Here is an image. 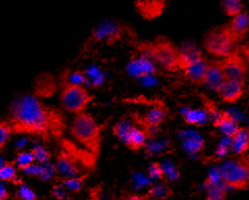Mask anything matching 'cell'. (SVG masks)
<instances>
[{"label": "cell", "mask_w": 249, "mask_h": 200, "mask_svg": "<svg viewBox=\"0 0 249 200\" xmlns=\"http://www.w3.org/2000/svg\"><path fill=\"white\" fill-rule=\"evenodd\" d=\"M145 143V134L136 127L133 126L128 134L126 140H124V144H126L131 150H138Z\"/></svg>", "instance_id": "e0dca14e"}, {"label": "cell", "mask_w": 249, "mask_h": 200, "mask_svg": "<svg viewBox=\"0 0 249 200\" xmlns=\"http://www.w3.org/2000/svg\"><path fill=\"white\" fill-rule=\"evenodd\" d=\"M149 173L153 179H162L163 175H164V170H163V167L160 164L153 163L149 168Z\"/></svg>", "instance_id": "4dcf8cb0"}, {"label": "cell", "mask_w": 249, "mask_h": 200, "mask_svg": "<svg viewBox=\"0 0 249 200\" xmlns=\"http://www.w3.org/2000/svg\"><path fill=\"white\" fill-rule=\"evenodd\" d=\"M12 129L7 120L0 121V149L6 144L10 136L12 135Z\"/></svg>", "instance_id": "4316f807"}, {"label": "cell", "mask_w": 249, "mask_h": 200, "mask_svg": "<svg viewBox=\"0 0 249 200\" xmlns=\"http://www.w3.org/2000/svg\"><path fill=\"white\" fill-rule=\"evenodd\" d=\"M166 112L161 107H155L144 116V123L150 127L158 126L160 123L165 120Z\"/></svg>", "instance_id": "d6986e66"}, {"label": "cell", "mask_w": 249, "mask_h": 200, "mask_svg": "<svg viewBox=\"0 0 249 200\" xmlns=\"http://www.w3.org/2000/svg\"><path fill=\"white\" fill-rule=\"evenodd\" d=\"M132 128H133V126H132V124L129 121L123 120V121L118 122L114 125L113 134L118 137L121 141H123L124 143V140H126V138Z\"/></svg>", "instance_id": "cb8c5ba5"}, {"label": "cell", "mask_w": 249, "mask_h": 200, "mask_svg": "<svg viewBox=\"0 0 249 200\" xmlns=\"http://www.w3.org/2000/svg\"><path fill=\"white\" fill-rule=\"evenodd\" d=\"M173 192L167 187L164 186V184H156V186H153L149 190V195L154 198H158V199H165L168 198Z\"/></svg>", "instance_id": "484cf974"}, {"label": "cell", "mask_w": 249, "mask_h": 200, "mask_svg": "<svg viewBox=\"0 0 249 200\" xmlns=\"http://www.w3.org/2000/svg\"><path fill=\"white\" fill-rule=\"evenodd\" d=\"M16 178V169L12 164H3L0 167V180H13Z\"/></svg>", "instance_id": "f1b7e54d"}, {"label": "cell", "mask_w": 249, "mask_h": 200, "mask_svg": "<svg viewBox=\"0 0 249 200\" xmlns=\"http://www.w3.org/2000/svg\"><path fill=\"white\" fill-rule=\"evenodd\" d=\"M239 41L230 32L227 25L216 27L206 35L204 46L206 50L215 57L225 58L235 50Z\"/></svg>", "instance_id": "277c9868"}, {"label": "cell", "mask_w": 249, "mask_h": 200, "mask_svg": "<svg viewBox=\"0 0 249 200\" xmlns=\"http://www.w3.org/2000/svg\"><path fill=\"white\" fill-rule=\"evenodd\" d=\"M184 119L189 124H204L208 120V113L205 110H187Z\"/></svg>", "instance_id": "ffe728a7"}, {"label": "cell", "mask_w": 249, "mask_h": 200, "mask_svg": "<svg viewBox=\"0 0 249 200\" xmlns=\"http://www.w3.org/2000/svg\"><path fill=\"white\" fill-rule=\"evenodd\" d=\"M52 194L55 196L56 198H58V199H66V198H68L67 192H65V190L62 189L61 187H54Z\"/></svg>", "instance_id": "836d02e7"}, {"label": "cell", "mask_w": 249, "mask_h": 200, "mask_svg": "<svg viewBox=\"0 0 249 200\" xmlns=\"http://www.w3.org/2000/svg\"><path fill=\"white\" fill-rule=\"evenodd\" d=\"M204 59L200 50L192 44H186L183 48L178 49V69L185 70L186 68L193 65L196 61Z\"/></svg>", "instance_id": "30bf717a"}, {"label": "cell", "mask_w": 249, "mask_h": 200, "mask_svg": "<svg viewBox=\"0 0 249 200\" xmlns=\"http://www.w3.org/2000/svg\"><path fill=\"white\" fill-rule=\"evenodd\" d=\"M95 36L98 39H102L104 37H108V41H110L111 38L118 40L121 36V29L119 26H115L114 24H108V26H101L96 32Z\"/></svg>", "instance_id": "7402d4cb"}, {"label": "cell", "mask_w": 249, "mask_h": 200, "mask_svg": "<svg viewBox=\"0 0 249 200\" xmlns=\"http://www.w3.org/2000/svg\"><path fill=\"white\" fill-rule=\"evenodd\" d=\"M196 145H202V142L194 141V140L188 141V143H187V148L190 149V151H197L196 148Z\"/></svg>", "instance_id": "d590c367"}, {"label": "cell", "mask_w": 249, "mask_h": 200, "mask_svg": "<svg viewBox=\"0 0 249 200\" xmlns=\"http://www.w3.org/2000/svg\"><path fill=\"white\" fill-rule=\"evenodd\" d=\"M132 68H133V72L139 75H146V74H151L155 71L154 65L152 64V61L147 60L146 58H140V60L134 61L132 64Z\"/></svg>", "instance_id": "44dd1931"}, {"label": "cell", "mask_w": 249, "mask_h": 200, "mask_svg": "<svg viewBox=\"0 0 249 200\" xmlns=\"http://www.w3.org/2000/svg\"><path fill=\"white\" fill-rule=\"evenodd\" d=\"M91 96L80 84L66 83L60 95L61 104L70 113L80 114L91 101Z\"/></svg>", "instance_id": "8992f818"}, {"label": "cell", "mask_w": 249, "mask_h": 200, "mask_svg": "<svg viewBox=\"0 0 249 200\" xmlns=\"http://www.w3.org/2000/svg\"><path fill=\"white\" fill-rule=\"evenodd\" d=\"M231 149L242 156L248 149V129L246 127H239L232 137L230 138Z\"/></svg>", "instance_id": "2e32d148"}, {"label": "cell", "mask_w": 249, "mask_h": 200, "mask_svg": "<svg viewBox=\"0 0 249 200\" xmlns=\"http://www.w3.org/2000/svg\"><path fill=\"white\" fill-rule=\"evenodd\" d=\"M9 198V194L7 191L2 183H0V200H6Z\"/></svg>", "instance_id": "8d00e7d4"}, {"label": "cell", "mask_w": 249, "mask_h": 200, "mask_svg": "<svg viewBox=\"0 0 249 200\" xmlns=\"http://www.w3.org/2000/svg\"><path fill=\"white\" fill-rule=\"evenodd\" d=\"M124 200H146V197L140 196V195H130L124 198Z\"/></svg>", "instance_id": "74e56055"}, {"label": "cell", "mask_w": 249, "mask_h": 200, "mask_svg": "<svg viewBox=\"0 0 249 200\" xmlns=\"http://www.w3.org/2000/svg\"><path fill=\"white\" fill-rule=\"evenodd\" d=\"M81 165L83 164L79 160L66 151H61L57 158L56 170L67 178H76L81 173Z\"/></svg>", "instance_id": "ba28073f"}, {"label": "cell", "mask_w": 249, "mask_h": 200, "mask_svg": "<svg viewBox=\"0 0 249 200\" xmlns=\"http://www.w3.org/2000/svg\"><path fill=\"white\" fill-rule=\"evenodd\" d=\"M223 7L224 12L228 16L235 17L240 13L243 12L244 5L242 2L239 1V0H225L223 2Z\"/></svg>", "instance_id": "603a6c76"}, {"label": "cell", "mask_w": 249, "mask_h": 200, "mask_svg": "<svg viewBox=\"0 0 249 200\" xmlns=\"http://www.w3.org/2000/svg\"><path fill=\"white\" fill-rule=\"evenodd\" d=\"M165 4L164 1H140L136 2L135 6L143 18L154 19L163 13Z\"/></svg>", "instance_id": "9a60e30c"}, {"label": "cell", "mask_w": 249, "mask_h": 200, "mask_svg": "<svg viewBox=\"0 0 249 200\" xmlns=\"http://www.w3.org/2000/svg\"><path fill=\"white\" fill-rule=\"evenodd\" d=\"M208 64L209 61L204 58L188 68H186L184 70L186 78L194 83H205Z\"/></svg>", "instance_id": "5bb4252c"}, {"label": "cell", "mask_w": 249, "mask_h": 200, "mask_svg": "<svg viewBox=\"0 0 249 200\" xmlns=\"http://www.w3.org/2000/svg\"><path fill=\"white\" fill-rule=\"evenodd\" d=\"M35 160V158H34V155L31 152H22V153H19L17 159H16V163H17L18 167L20 169H25L26 167L30 166L31 164L34 163Z\"/></svg>", "instance_id": "83f0119b"}, {"label": "cell", "mask_w": 249, "mask_h": 200, "mask_svg": "<svg viewBox=\"0 0 249 200\" xmlns=\"http://www.w3.org/2000/svg\"><path fill=\"white\" fill-rule=\"evenodd\" d=\"M85 178H87V175L80 176V178H78V176H76V178H67L62 181V186L72 192H79L83 187Z\"/></svg>", "instance_id": "d4e9b609"}, {"label": "cell", "mask_w": 249, "mask_h": 200, "mask_svg": "<svg viewBox=\"0 0 249 200\" xmlns=\"http://www.w3.org/2000/svg\"><path fill=\"white\" fill-rule=\"evenodd\" d=\"M214 126L219 128L221 132L229 138L232 137L240 127L237 121L229 112H218L216 118H214Z\"/></svg>", "instance_id": "7c38bea8"}, {"label": "cell", "mask_w": 249, "mask_h": 200, "mask_svg": "<svg viewBox=\"0 0 249 200\" xmlns=\"http://www.w3.org/2000/svg\"><path fill=\"white\" fill-rule=\"evenodd\" d=\"M245 92V81L225 80L217 93L224 102H236Z\"/></svg>", "instance_id": "9c48e42d"}, {"label": "cell", "mask_w": 249, "mask_h": 200, "mask_svg": "<svg viewBox=\"0 0 249 200\" xmlns=\"http://www.w3.org/2000/svg\"><path fill=\"white\" fill-rule=\"evenodd\" d=\"M224 78L227 80L245 81L247 75V60L239 49L233 50L224 60H219Z\"/></svg>", "instance_id": "52a82bcc"}, {"label": "cell", "mask_w": 249, "mask_h": 200, "mask_svg": "<svg viewBox=\"0 0 249 200\" xmlns=\"http://www.w3.org/2000/svg\"><path fill=\"white\" fill-rule=\"evenodd\" d=\"M83 81H85V78L84 75L82 73H79V72H76L72 75L71 78V82L70 83H73V84H80L82 83Z\"/></svg>", "instance_id": "e575fe53"}, {"label": "cell", "mask_w": 249, "mask_h": 200, "mask_svg": "<svg viewBox=\"0 0 249 200\" xmlns=\"http://www.w3.org/2000/svg\"><path fill=\"white\" fill-rule=\"evenodd\" d=\"M7 122L13 134L38 136L46 141L60 139L66 128L64 115L31 95L15 100Z\"/></svg>", "instance_id": "6da1fadb"}, {"label": "cell", "mask_w": 249, "mask_h": 200, "mask_svg": "<svg viewBox=\"0 0 249 200\" xmlns=\"http://www.w3.org/2000/svg\"><path fill=\"white\" fill-rule=\"evenodd\" d=\"M70 129L74 139L97 159L101 150V128L91 115L85 112L78 114Z\"/></svg>", "instance_id": "7a4b0ae2"}, {"label": "cell", "mask_w": 249, "mask_h": 200, "mask_svg": "<svg viewBox=\"0 0 249 200\" xmlns=\"http://www.w3.org/2000/svg\"><path fill=\"white\" fill-rule=\"evenodd\" d=\"M31 153L34 155L35 160H38L40 163H46V161L50 159V153L45 150L40 145H36L33 149V151H31Z\"/></svg>", "instance_id": "f546056e"}, {"label": "cell", "mask_w": 249, "mask_h": 200, "mask_svg": "<svg viewBox=\"0 0 249 200\" xmlns=\"http://www.w3.org/2000/svg\"><path fill=\"white\" fill-rule=\"evenodd\" d=\"M18 194L22 200H36V194L29 188H27L25 186H22L20 188Z\"/></svg>", "instance_id": "d6a6232c"}, {"label": "cell", "mask_w": 249, "mask_h": 200, "mask_svg": "<svg viewBox=\"0 0 249 200\" xmlns=\"http://www.w3.org/2000/svg\"><path fill=\"white\" fill-rule=\"evenodd\" d=\"M26 174L28 175H37V176H42L44 172V166L43 165H34L31 164L30 166L26 167L25 169H23Z\"/></svg>", "instance_id": "1f68e13d"}, {"label": "cell", "mask_w": 249, "mask_h": 200, "mask_svg": "<svg viewBox=\"0 0 249 200\" xmlns=\"http://www.w3.org/2000/svg\"><path fill=\"white\" fill-rule=\"evenodd\" d=\"M248 25H249V21H248V14L247 12H242L240 13L237 16L232 17L231 22L229 24H227L228 28L230 29V32L232 34V36L236 38L238 41L242 40L243 38L246 36L248 32Z\"/></svg>", "instance_id": "4fadbf2b"}, {"label": "cell", "mask_w": 249, "mask_h": 200, "mask_svg": "<svg viewBox=\"0 0 249 200\" xmlns=\"http://www.w3.org/2000/svg\"><path fill=\"white\" fill-rule=\"evenodd\" d=\"M139 50L144 58L152 59L168 71H177L178 48L166 40H157L155 42H143L139 45Z\"/></svg>", "instance_id": "3957f363"}, {"label": "cell", "mask_w": 249, "mask_h": 200, "mask_svg": "<svg viewBox=\"0 0 249 200\" xmlns=\"http://www.w3.org/2000/svg\"><path fill=\"white\" fill-rule=\"evenodd\" d=\"M227 187L222 182L207 184L206 200H225L227 198Z\"/></svg>", "instance_id": "ac0fdd59"}, {"label": "cell", "mask_w": 249, "mask_h": 200, "mask_svg": "<svg viewBox=\"0 0 249 200\" xmlns=\"http://www.w3.org/2000/svg\"><path fill=\"white\" fill-rule=\"evenodd\" d=\"M221 182L225 187L235 190H245L248 187L249 169L246 159L230 160L219 170Z\"/></svg>", "instance_id": "5b68a950"}, {"label": "cell", "mask_w": 249, "mask_h": 200, "mask_svg": "<svg viewBox=\"0 0 249 200\" xmlns=\"http://www.w3.org/2000/svg\"><path fill=\"white\" fill-rule=\"evenodd\" d=\"M224 74L222 72V69L220 66L219 60L217 61H209L205 84L216 92H218L221 88L222 84L225 82Z\"/></svg>", "instance_id": "8fae6325"}]
</instances>
